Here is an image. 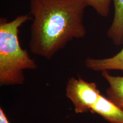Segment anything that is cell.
Returning <instances> with one entry per match:
<instances>
[{
    "label": "cell",
    "instance_id": "1",
    "mask_svg": "<svg viewBox=\"0 0 123 123\" xmlns=\"http://www.w3.org/2000/svg\"><path fill=\"white\" fill-rule=\"evenodd\" d=\"M83 0H30L31 53L50 60L74 39L85 37Z\"/></svg>",
    "mask_w": 123,
    "mask_h": 123
},
{
    "label": "cell",
    "instance_id": "2",
    "mask_svg": "<svg viewBox=\"0 0 123 123\" xmlns=\"http://www.w3.org/2000/svg\"><path fill=\"white\" fill-rule=\"evenodd\" d=\"M32 18L30 14L18 15L11 21L0 18V85L24 84V71L37 68L34 59L20 44L19 29Z\"/></svg>",
    "mask_w": 123,
    "mask_h": 123
},
{
    "label": "cell",
    "instance_id": "3",
    "mask_svg": "<svg viewBox=\"0 0 123 123\" xmlns=\"http://www.w3.org/2000/svg\"><path fill=\"white\" fill-rule=\"evenodd\" d=\"M96 83L88 82L80 76L71 78L66 87V96L73 103L77 114L91 111L100 96Z\"/></svg>",
    "mask_w": 123,
    "mask_h": 123
},
{
    "label": "cell",
    "instance_id": "4",
    "mask_svg": "<svg viewBox=\"0 0 123 123\" xmlns=\"http://www.w3.org/2000/svg\"><path fill=\"white\" fill-rule=\"evenodd\" d=\"M90 112L99 115L110 123H123V110L101 95Z\"/></svg>",
    "mask_w": 123,
    "mask_h": 123
},
{
    "label": "cell",
    "instance_id": "5",
    "mask_svg": "<svg viewBox=\"0 0 123 123\" xmlns=\"http://www.w3.org/2000/svg\"><path fill=\"white\" fill-rule=\"evenodd\" d=\"M85 66L89 70L95 71H123V48L119 53L110 58L103 59L87 58L85 61Z\"/></svg>",
    "mask_w": 123,
    "mask_h": 123
},
{
    "label": "cell",
    "instance_id": "6",
    "mask_svg": "<svg viewBox=\"0 0 123 123\" xmlns=\"http://www.w3.org/2000/svg\"><path fill=\"white\" fill-rule=\"evenodd\" d=\"M114 6V17L107 31V36L115 45L123 43V0H112Z\"/></svg>",
    "mask_w": 123,
    "mask_h": 123
},
{
    "label": "cell",
    "instance_id": "7",
    "mask_svg": "<svg viewBox=\"0 0 123 123\" xmlns=\"http://www.w3.org/2000/svg\"><path fill=\"white\" fill-rule=\"evenodd\" d=\"M101 75L110 84L107 98L123 110V76H113L108 71H101Z\"/></svg>",
    "mask_w": 123,
    "mask_h": 123
},
{
    "label": "cell",
    "instance_id": "8",
    "mask_svg": "<svg viewBox=\"0 0 123 123\" xmlns=\"http://www.w3.org/2000/svg\"><path fill=\"white\" fill-rule=\"evenodd\" d=\"M112 0H83L87 6L91 7L102 17H107L110 12Z\"/></svg>",
    "mask_w": 123,
    "mask_h": 123
},
{
    "label": "cell",
    "instance_id": "9",
    "mask_svg": "<svg viewBox=\"0 0 123 123\" xmlns=\"http://www.w3.org/2000/svg\"><path fill=\"white\" fill-rule=\"evenodd\" d=\"M0 123H10L2 108H0Z\"/></svg>",
    "mask_w": 123,
    "mask_h": 123
}]
</instances>
